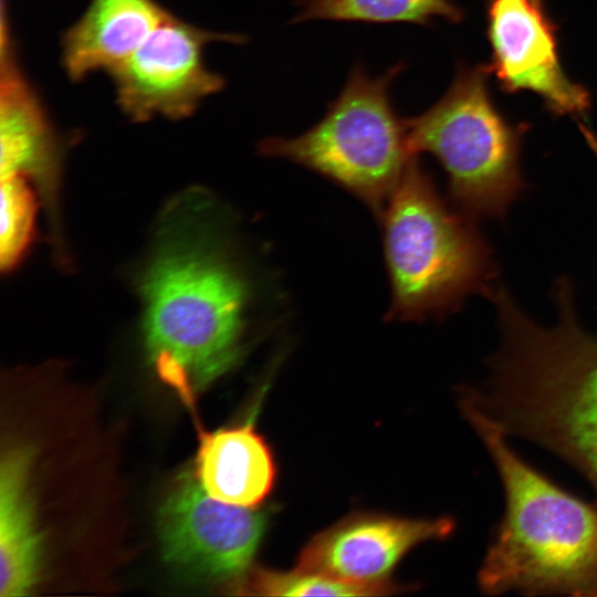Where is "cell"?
Masks as SVG:
<instances>
[{
    "instance_id": "ba28073f",
    "label": "cell",
    "mask_w": 597,
    "mask_h": 597,
    "mask_svg": "<svg viewBox=\"0 0 597 597\" xmlns=\"http://www.w3.org/2000/svg\"><path fill=\"white\" fill-rule=\"evenodd\" d=\"M268 515L211 498L195 475L181 476L159 509L165 559L203 579L241 578L264 534Z\"/></svg>"
},
{
    "instance_id": "3957f363",
    "label": "cell",
    "mask_w": 597,
    "mask_h": 597,
    "mask_svg": "<svg viewBox=\"0 0 597 597\" xmlns=\"http://www.w3.org/2000/svg\"><path fill=\"white\" fill-rule=\"evenodd\" d=\"M140 290L150 364L190 404L240 357L247 283L222 256L174 247L153 260Z\"/></svg>"
},
{
    "instance_id": "9c48e42d",
    "label": "cell",
    "mask_w": 597,
    "mask_h": 597,
    "mask_svg": "<svg viewBox=\"0 0 597 597\" xmlns=\"http://www.w3.org/2000/svg\"><path fill=\"white\" fill-rule=\"evenodd\" d=\"M488 36L491 72L506 93L536 94L555 115H584L589 93L572 82L559 62L556 28L532 0H491Z\"/></svg>"
},
{
    "instance_id": "9a60e30c",
    "label": "cell",
    "mask_w": 597,
    "mask_h": 597,
    "mask_svg": "<svg viewBox=\"0 0 597 597\" xmlns=\"http://www.w3.org/2000/svg\"><path fill=\"white\" fill-rule=\"evenodd\" d=\"M294 23L315 20L415 23L436 19L459 22L463 11L452 0H296Z\"/></svg>"
},
{
    "instance_id": "52a82bcc",
    "label": "cell",
    "mask_w": 597,
    "mask_h": 597,
    "mask_svg": "<svg viewBox=\"0 0 597 597\" xmlns=\"http://www.w3.org/2000/svg\"><path fill=\"white\" fill-rule=\"evenodd\" d=\"M244 40L235 33L202 30L169 13L127 60L108 73L119 108L134 122L192 115L203 100L226 85L224 78L205 63L207 44Z\"/></svg>"
},
{
    "instance_id": "d6986e66",
    "label": "cell",
    "mask_w": 597,
    "mask_h": 597,
    "mask_svg": "<svg viewBox=\"0 0 597 597\" xmlns=\"http://www.w3.org/2000/svg\"><path fill=\"white\" fill-rule=\"evenodd\" d=\"M532 1L542 6V0H532Z\"/></svg>"
},
{
    "instance_id": "30bf717a",
    "label": "cell",
    "mask_w": 597,
    "mask_h": 597,
    "mask_svg": "<svg viewBox=\"0 0 597 597\" xmlns=\"http://www.w3.org/2000/svg\"><path fill=\"white\" fill-rule=\"evenodd\" d=\"M450 517L406 519L355 513L313 536L302 548L296 569L336 580L376 587H397L389 575L415 546L449 537Z\"/></svg>"
},
{
    "instance_id": "7c38bea8",
    "label": "cell",
    "mask_w": 597,
    "mask_h": 597,
    "mask_svg": "<svg viewBox=\"0 0 597 597\" xmlns=\"http://www.w3.org/2000/svg\"><path fill=\"white\" fill-rule=\"evenodd\" d=\"M170 12L155 0H90L62 36V65L73 81L127 60Z\"/></svg>"
},
{
    "instance_id": "5b68a950",
    "label": "cell",
    "mask_w": 597,
    "mask_h": 597,
    "mask_svg": "<svg viewBox=\"0 0 597 597\" xmlns=\"http://www.w3.org/2000/svg\"><path fill=\"white\" fill-rule=\"evenodd\" d=\"M397 63L380 75L356 64L323 117L298 136L269 137L259 146L336 182L381 214L411 160L406 118L391 101V86L404 71Z\"/></svg>"
},
{
    "instance_id": "8fae6325",
    "label": "cell",
    "mask_w": 597,
    "mask_h": 597,
    "mask_svg": "<svg viewBox=\"0 0 597 597\" xmlns=\"http://www.w3.org/2000/svg\"><path fill=\"white\" fill-rule=\"evenodd\" d=\"M0 77L1 178H33L49 205L56 201L62 146L43 103L22 73L2 22Z\"/></svg>"
},
{
    "instance_id": "5bb4252c",
    "label": "cell",
    "mask_w": 597,
    "mask_h": 597,
    "mask_svg": "<svg viewBox=\"0 0 597 597\" xmlns=\"http://www.w3.org/2000/svg\"><path fill=\"white\" fill-rule=\"evenodd\" d=\"M33 453L27 447L8 449L0 471V595L22 596L34 586L42 536L35 522L29 475Z\"/></svg>"
},
{
    "instance_id": "7a4b0ae2",
    "label": "cell",
    "mask_w": 597,
    "mask_h": 597,
    "mask_svg": "<svg viewBox=\"0 0 597 597\" xmlns=\"http://www.w3.org/2000/svg\"><path fill=\"white\" fill-rule=\"evenodd\" d=\"M459 405L492 459L504 495L478 570L479 589L597 597V505L558 486L511 447L496 423Z\"/></svg>"
},
{
    "instance_id": "4fadbf2b",
    "label": "cell",
    "mask_w": 597,
    "mask_h": 597,
    "mask_svg": "<svg viewBox=\"0 0 597 597\" xmlns=\"http://www.w3.org/2000/svg\"><path fill=\"white\" fill-rule=\"evenodd\" d=\"M253 419L214 431H201L195 478L211 498L256 507L271 493L276 468L273 453Z\"/></svg>"
},
{
    "instance_id": "277c9868",
    "label": "cell",
    "mask_w": 597,
    "mask_h": 597,
    "mask_svg": "<svg viewBox=\"0 0 597 597\" xmlns=\"http://www.w3.org/2000/svg\"><path fill=\"white\" fill-rule=\"evenodd\" d=\"M389 320L443 317L471 295L490 297L498 268L476 219L452 208L415 157L383 213Z\"/></svg>"
},
{
    "instance_id": "6da1fadb",
    "label": "cell",
    "mask_w": 597,
    "mask_h": 597,
    "mask_svg": "<svg viewBox=\"0 0 597 597\" xmlns=\"http://www.w3.org/2000/svg\"><path fill=\"white\" fill-rule=\"evenodd\" d=\"M556 322L544 326L509 292L492 298L500 342L486 377L459 400L516 437L561 458L597 491V337L582 326L572 284L553 289Z\"/></svg>"
},
{
    "instance_id": "8992f818",
    "label": "cell",
    "mask_w": 597,
    "mask_h": 597,
    "mask_svg": "<svg viewBox=\"0 0 597 597\" xmlns=\"http://www.w3.org/2000/svg\"><path fill=\"white\" fill-rule=\"evenodd\" d=\"M488 65H459L442 97L406 118L413 154L432 155L448 177L455 207L474 219L503 218L524 190L520 155L527 127L494 105Z\"/></svg>"
},
{
    "instance_id": "e0dca14e",
    "label": "cell",
    "mask_w": 597,
    "mask_h": 597,
    "mask_svg": "<svg viewBox=\"0 0 597 597\" xmlns=\"http://www.w3.org/2000/svg\"><path fill=\"white\" fill-rule=\"evenodd\" d=\"M35 199L25 177L1 178L0 263L12 270L25 253L34 231Z\"/></svg>"
},
{
    "instance_id": "ac0fdd59",
    "label": "cell",
    "mask_w": 597,
    "mask_h": 597,
    "mask_svg": "<svg viewBox=\"0 0 597 597\" xmlns=\"http://www.w3.org/2000/svg\"><path fill=\"white\" fill-rule=\"evenodd\" d=\"M586 136L588 137L590 145L593 146V148L595 149L597 154V140L589 133Z\"/></svg>"
},
{
    "instance_id": "2e32d148",
    "label": "cell",
    "mask_w": 597,
    "mask_h": 597,
    "mask_svg": "<svg viewBox=\"0 0 597 597\" xmlns=\"http://www.w3.org/2000/svg\"><path fill=\"white\" fill-rule=\"evenodd\" d=\"M235 586L241 594L260 596H377L397 591L399 587H376L345 583L320 574L294 569L282 573L249 569Z\"/></svg>"
}]
</instances>
